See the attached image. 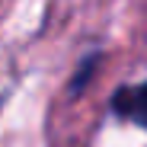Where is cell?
Masks as SVG:
<instances>
[{"label": "cell", "instance_id": "obj_1", "mask_svg": "<svg viewBox=\"0 0 147 147\" xmlns=\"http://www.w3.org/2000/svg\"><path fill=\"white\" fill-rule=\"evenodd\" d=\"M112 112L125 121H134L147 131V80L134 86H121L112 96Z\"/></svg>", "mask_w": 147, "mask_h": 147}, {"label": "cell", "instance_id": "obj_2", "mask_svg": "<svg viewBox=\"0 0 147 147\" xmlns=\"http://www.w3.org/2000/svg\"><path fill=\"white\" fill-rule=\"evenodd\" d=\"M96 64H99V55H93V58H86V61L80 64V70H77V77L70 80V93H74V96H77V93L83 90V83L90 80V74L96 70Z\"/></svg>", "mask_w": 147, "mask_h": 147}]
</instances>
